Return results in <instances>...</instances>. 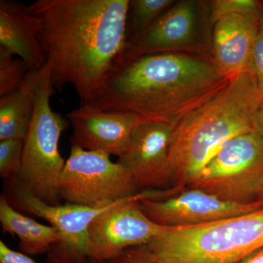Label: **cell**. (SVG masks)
<instances>
[{
  "label": "cell",
  "instance_id": "1",
  "mask_svg": "<svg viewBox=\"0 0 263 263\" xmlns=\"http://www.w3.org/2000/svg\"><path fill=\"white\" fill-rule=\"evenodd\" d=\"M129 0H37L40 40L55 90L71 85L81 104L103 89L127 43Z\"/></svg>",
  "mask_w": 263,
  "mask_h": 263
},
{
  "label": "cell",
  "instance_id": "2",
  "mask_svg": "<svg viewBox=\"0 0 263 263\" xmlns=\"http://www.w3.org/2000/svg\"><path fill=\"white\" fill-rule=\"evenodd\" d=\"M231 79L214 62L179 52L154 53L114 64L91 105L175 125L212 98Z\"/></svg>",
  "mask_w": 263,
  "mask_h": 263
},
{
  "label": "cell",
  "instance_id": "3",
  "mask_svg": "<svg viewBox=\"0 0 263 263\" xmlns=\"http://www.w3.org/2000/svg\"><path fill=\"white\" fill-rule=\"evenodd\" d=\"M261 100L253 73L247 70L232 78L212 98L179 119L170 144L174 186L187 187L235 137L257 133Z\"/></svg>",
  "mask_w": 263,
  "mask_h": 263
},
{
  "label": "cell",
  "instance_id": "4",
  "mask_svg": "<svg viewBox=\"0 0 263 263\" xmlns=\"http://www.w3.org/2000/svg\"><path fill=\"white\" fill-rule=\"evenodd\" d=\"M147 246L160 263H238L263 247V208L202 226L166 227Z\"/></svg>",
  "mask_w": 263,
  "mask_h": 263
},
{
  "label": "cell",
  "instance_id": "5",
  "mask_svg": "<svg viewBox=\"0 0 263 263\" xmlns=\"http://www.w3.org/2000/svg\"><path fill=\"white\" fill-rule=\"evenodd\" d=\"M48 63L43 67L34 114L24 139L22 165L13 183L51 205H60V180L65 161L59 150L69 121L52 110L55 94Z\"/></svg>",
  "mask_w": 263,
  "mask_h": 263
},
{
  "label": "cell",
  "instance_id": "6",
  "mask_svg": "<svg viewBox=\"0 0 263 263\" xmlns=\"http://www.w3.org/2000/svg\"><path fill=\"white\" fill-rule=\"evenodd\" d=\"M139 193L127 170L110 155L72 145L60 180L66 203L103 208Z\"/></svg>",
  "mask_w": 263,
  "mask_h": 263
},
{
  "label": "cell",
  "instance_id": "7",
  "mask_svg": "<svg viewBox=\"0 0 263 263\" xmlns=\"http://www.w3.org/2000/svg\"><path fill=\"white\" fill-rule=\"evenodd\" d=\"M263 182V137L257 132L235 137L217 152L187 187L226 201H257Z\"/></svg>",
  "mask_w": 263,
  "mask_h": 263
},
{
  "label": "cell",
  "instance_id": "8",
  "mask_svg": "<svg viewBox=\"0 0 263 263\" xmlns=\"http://www.w3.org/2000/svg\"><path fill=\"white\" fill-rule=\"evenodd\" d=\"M162 191H142L116 202L97 216L88 230L89 259L104 262L126 249L147 245L166 227L159 226L141 210L142 199H160Z\"/></svg>",
  "mask_w": 263,
  "mask_h": 263
},
{
  "label": "cell",
  "instance_id": "9",
  "mask_svg": "<svg viewBox=\"0 0 263 263\" xmlns=\"http://www.w3.org/2000/svg\"><path fill=\"white\" fill-rule=\"evenodd\" d=\"M10 185V197L17 206L24 212L44 219L60 235L61 243L53 247L55 249L49 255L50 262L66 263L73 259H89L88 230L90 224L114 203L103 208L68 203L51 205L15 183Z\"/></svg>",
  "mask_w": 263,
  "mask_h": 263
},
{
  "label": "cell",
  "instance_id": "10",
  "mask_svg": "<svg viewBox=\"0 0 263 263\" xmlns=\"http://www.w3.org/2000/svg\"><path fill=\"white\" fill-rule=\"evenodd\" d=\"M139 204L148 219L168 228L202 226L263 208V200L237 203L191 187L183 189L165 198L142 199Z\"/></svg>",
  "mask_w": 263,
  "mask_h": 263
},
{
  "label": "cell",
  "instance_id": "11",
  "mask_svg": "<svg viewBox=\"0 0 263 263\" xmlns=\"http://www.w3.org/2000/svg\"><path fill=\"white\" fill-rule=\"evenodd\" d=\"M173 129L174 125L167 123H142L119 157L117 162L127 170L140 192L162 191L174 186L170 164Z\"/></svg>",
  "mask_w": 263,
  "mask_h": 263
},
{
  "label": "cell",
  "instance_id": "12",
  "mask_svg": "<svg viewBox=\"0 0 263 263\" xmlns=\"http://www.w3.org/2000/svg\"><path fill=\"white\" fill-rule=\"evenodd\" d=\"M73 135L72 145L85 150L121 157L143 117L128 112L105 110L90 103L81 104L67 114Z\"/></svg>",
  "mask_w": 263,
  "mask_h": 263
},
{
  "label": "cell",
  "instance_id": "13",
  "mask_svg": "<svg viewBox=\"0 0 263 263\" xmlns=\"http://www.w3.org/2000/svg\"><path fill=\"white\" fill-rule=\"evenodd\" d=\"M200 9L199 2L194 0L175 3L144 32L127 38L116 62L143 55L176 52L190 46L197 35Z\"/></svg>",
  "mask_w": 263,
  "mask_h": 263
},
{
  "label": "cell",
  "instance_id": "14",
  "mask_svg": "<svg viewBox=\"0 0 263 263\" xmlns=\"http://www.w3.org/2000/svg\"><path fill=\"white\" fill-rule=\"evenodd\" d=\"M262 12L224 15L214 24L213 62L219 73L227 79L250 70L251 57Z\"/></svg>",
  "mask_w": 263,
  "mask_h": 263
},
{
  "label": "cell",
  "instance_id": "15",
  "mask_svg": "<svg viewBox=\"0 0 263 263\" xmlns=\"http://www.w3.org/2000/svg\"><path fill=\"white\" fill-rule=\"evenodd\" d=\"M41 21L15 2L0 1V49L21 59L29 70H40L46 65L40 34Z\"/></svg>",
  "mask_w": 263,
  "mask_h": 263
},
{
  "label": "cell",
  "instance_id": "16",
  "mask_svg": "<svg viewBox=\"0 0 263 263\" xmlns=\"http://www.w3.org/2000/svg\"><path fill=\"white\" fill-rule=\"evenodd\" d=\"M43 68L29 71L16 89L0 97V141L25 139L35 108Z\"/></svg>",
  "mask_w": 263,
  "mask_h": 263
},
{
  "label": "cell",
  "instance_id": "17",
  "mask_svg": "<svg viewBox=\"0 0 263 263\" xmlns=\"http://www.w3.org/2000/svg\"><path fill=\"white\" fill-rule=\"evenodd\" d=\"M0 223L5 232L18 236L19 249L27 255L50 252L61 243L60 235L53 227L41 224L18 212L5 195L0 197Z\"/></svg>",
  "mask_w": 263,
  "mask_h": 263
},
{
  "label": "cell",
  "instance_id": "18",
  "mask_svg": "<svg viewBox=\"0 0 263 263\" xmlns=\"http://www.w3.org/2000/svg\"><path fill=\"white\" fill-rule=\"evenodd\" d=\"M175 4L173 0H134L133 9L131 37L139 35L147 30L164 12Z\"/></svg>",
  "mask_w": 263,
  "mask_h": 263
},
{
  "label": "cell",
  "instance_id": "19",
  "mask_svg": "<svg viewBox=\"0 0 263 263\" xmlns=\"http://www.w3.org/2000/svg\"><path fill=\"white\" fill-rule=\"evenodd\" d=\"M29 71L21 59L0 49V97L16 89Z\"/></svg>",
  "mask_w": 263,
  "mask_h": 263
},
{
  "label": "cell",
  "instance_id": "20",
  "mask_svg": "<svg viewBox=\"0 0 263 263\" xmlns=\"http://www.w3.org/2000/svg\"><path fill=\"white\" fill-rule=\"evenodd\" d=\"M24 140L9 139L0 141V176L14 181L22 165Z\"/></svg>",
  "mask_w": 263,
  "mask_h": 263
},
{
  "label": "cell",
  "instance_id": "21",
  "mask_svg": "<svg viewBox=\"0 0 263 263\" xmlns=\"http://www.w3.org/2000/svg\"><path fill=\"white\" fill-rule=\"evenodd\" d=\"M209 5L213 24L224 15L259 14L263 11L261 5L254 0H214L209 2Z\"/></svg>",
  "mask_w": 263,
  "mask_h": 263
},
{
  "label": "cell",
  "instance_id": "22",
  "mask_svg": "<svg viewBox=\"0 0 263 263\" xmlns=\"http://www.w3.org/2000/svg\"><path fill=\"white\" fill-rule=\"evenodd\" d=\"M72 263H160L151 253L148 246L143 245L126 249L113 258L96 262L88 258L78 259Z\"/></svg>",
  "mask_w": 263,
  "mask_h": 263
},
{
  "label": "cell",
  "instance_id": "23",
  "mask_svg": "<svg viewBox=\"0 0 263 263\" xmlns=\"http://www.w3.org/2000/svg\"><path fill=\"white\" fill-rule=\"evenodd\" d=\"M250 70L254 76L259 92L263 95V12L259 18L258 31L254 41Z\"/></svg>",
  "mask_w": 263,
  "mask_h": 263
},
{
  "label": "cell",
  "instance_id": "24",
  "mask_svg": "<svg viewBox=\"0 0 263 263\" xmlns=\"http://www.w3.org/2000/svg\"><path fill=\"white\" fill-rule=\"evenodd\" d=\"M0 263H36L27 254L13 250L0 240Z\"/></svg>",
  "mask_w": 263,
  "mask_h": 263
},
{
  "label": "cell",
  "instance_id": "25",
  "mask_svg": "<svg viewBox=\"0 0 263 263\" xmlns=\"http://www.w3.org/2000/svg\"><path fill=\"white\" fill-rule=\"evenodd\" d=\"M238 263H263V247L254 251Z\"/></svg>",
  "mask_w": 263,
  "mask_h": 263
},
{
  "label": "cell",
  "instance_id": "26",
  "mask_svg": "<svg viewBox=\"0 0 263 263\" xmlns=\"http://www.w3.org/2000/svg\"><path fill=\"white\" fill-rule=\"evenodd\" d=\"M257 133L263 137V95L257 116Z\"/></svg>",
  "mask_w": 263,
  "mask_h": 263
},
{
  "label": "cell",
  "instance_id": "27",
  "mask_svg": "<svg viewBox=\"0 0 263 263\" xmlns=\"http://www.w3.org/2000/svg\"><path fill=\"white\" fill-rule=\"evenodd\" d=\"M257 199L258 200H263V182L259 186L258 192H257Z\"/></svg>",
  "mask_w": 263,
  "mask_h": 263
},
{
  "label": "cell",
  "instance_id": "28",
  "mask_svg": "<svg viewBox=\"0 0 263 263\" xmlns=\"http://www.w3.org/2000/svg\"><path fill=\"white\" fill-rule=\"evenodd\" d=\"M262 5H263V2H262Z\"/></svg>",
  "mask_w": 263,
  "mask_h": 263
}]
</instances>
